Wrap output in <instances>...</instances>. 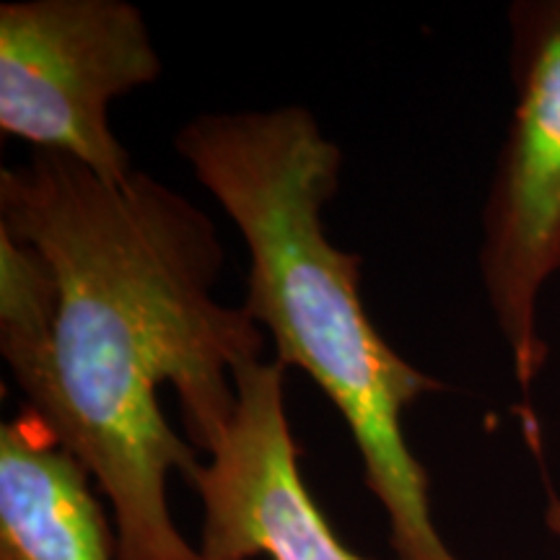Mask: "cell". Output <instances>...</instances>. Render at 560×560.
Returning a JSON list of instances; mask_svg holds the SVG:
<instances>
[{
	"instance_id": "cell-1",
	"label": "cell",
	"mask_w": 560,
	"mask_h": 560,
	"mask_svg": "<svg viewBox=\"0 0 560 560\" xmlns=\"http://www.w3.org/2000/svg\"><path fill=\"white\" fill-rule=\"evenodd\" d=\"M0 353L109 501L120 560H202L170 475L226 423L234 371L265 335L213 285L223 247L185 195L136 170L107 182L55 153L0 172Z\"/></svg>"
},
{
	"instance_id": "cell-2",
	"label": "cell",
	"mask_w": 560,
	"mask_h": 560,
	"mask_svg": "<svg viewBox=\"0 0 560 560\" xmlns=\"http://www.w3.org/2000/svg\"><path fill=\"white\" fill-rule=\"evenodd\" d=\"M174 149L247 244L244 310L276 342V361L304 371L348 425L397 560H459L405 436L410 405L444 382L382 338L363 306L361 257L327 234L338 143L306 107H276L206 112L174 132Z\"/></svg>"
},
{
	"instance_id": "cell-3",
	"label": "cell",
	"mask_w": 560,
	"mask_h": 560,
	"mask_svg": "<svg viewBox=\"0 0 560 560\" xmlns=\"http://www.w3.org/2000/svg\"><path fill=\"white\" fill-rule=\"evenodd\" d=\"M514 112L482 206L480 283L524 395L548 361L540 296L560 270V0L509 9Z\"/></svg>"
},
{
	"instance_id": "cell-4",
	"label": "cell",
	"mask_w": 560,
	"mask_h": 560,
	"mask_svg": "<svg viewBox=\"0 0 560 560\" xmlns=\"http://www.w3.org/2000/svg\"><path fill=\"white\" fill-rule=\"evenodd\" d=\"M143 13L125 0L0 5V130L107 182L136 172L109 104L161 79Z\"/></svg>"
},
{
	"instance_id": "cell-5",
	"label": "cell",
	"mask_w": 560,
	"mask_h": 560,
	"mask_svg": "<svg viewBox=\"0 0 560 560\" xmlns=\"http://www.w3.org/2000/svg\"><path fill=\"white\" fill-rule=\"evenodd\" d=\"M236 402L187 482L202 506L206 560H369L335 535L312 499L285 408V369L252 359L234 371Z\"/></svg>"
},
{
	"instance_id": "cell-6",
	"label": "cell",
	"mask_w": 560,
	"mask_h": 560,
	"mask_svg": "<svg viewBox=\"0 0 560 560\" xmlns=\"http://www.w3.org/2000/svg\"><path fill=\"white\" fill-rule=\"evenodd\" d=\"M91 475L32 408L0 425V560H120Z\"/></svg>"
},
{
	"instance_id": "cell-7",
	"label": "cell",
	"mask_w": 560,
	"mask_h": 560,
	"mask_svg": "<svg viewBox=\"0 0 560 560\" xmlns=\"http://www.w3.org/2000/svg\"><path fill=\"white\" fill-rule=\"evenodd\" d=\"M202 560H206V558H202Z\"/></svg>"
}]
</instances>
